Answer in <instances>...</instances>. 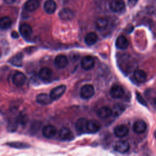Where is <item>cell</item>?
I'll return each instance as SVG.
<instances>
[{
  "instance_id": "obj_4",
  "label": "cell",
  "mask_w": 156,
  "mask_h": 156,
  "mask_svg": "<svg viewBox=\"0 0 156 156\" xmlns=\"http://www.w3.org/2000/svg\"><path fill=\"white\" fill-rule=\"evenodd\" d=\"M130 148L129 143L125 140L117 141L114 144V149L119 153L124 154L127 152Z\"/></svg>"
},
{
  "instance_id": "obj_12",
  "label": "cell",
  "mask_w": 156,
  "mask_h": 156,
  "mask_svg": "<svg viewBox=\"0 0 156 156\" xmlns=\"http://www.w3.org/2000/svg\"><path fill=\"white\" fill-rule=\"evenodd\" d=\"M26 80V76L21 72H17L13 74L12 77V82L16 86L20 87L24 84Z\"/></svg>"
},
{
  "instance_id": "obj_25",
  "label": "cell",
  "mask_w": 156,
  "mask_h": 156,
  "mask_svg": "<svg viewBox=\"0 0 156 156\" xmlns=\"http://www.w3.org/2000/svg\"><path fill=\"white\" fill-rule=\"evenodd\" d=\"M95 24H96V28L98 30H104L108 27V21L105 18L101 17V18H99L96 20Z\"/></svg>"
},
{
  "instance_id": "obj_21",
  "label": "cell",
  "mask_w": 156,
  "mask_h": 156,
  "mask_svg": "<svg viewBox=\"0 0 156 156\" xmlns=\"http://www.w3.org/2000/svg\"><path fill=\"white\" fill-rule=\"evenodd\" d=\"M133 77L137 82L143 83L146 80L147 74L146 72L142 69H136L133 73Z\"/></svg>"
},
{
  "instance_id": "obj_22",
  "label": "cell",
  "mask_w": 156,
  "mask_h": 156,
  "mask_svg": "<svg viewBox=\"0 0 156 156\" xmlns=\"http://www.w3.org/2000/svg\"><path fill=\"white\" fill-rule=\"evenodd\" d=\"M116 46L120 49H125L129 46V41L126 37L119 36L116 40Z\"/></svg>"
},
{
  "instance_id": "obj_7",
  "label": "cell",
  "mask_w": 156,
  "mask_h": 156,
  "mask_svg": "<svg viewBox=\"0 0 156 156\" xmlns=\"http://www.w3.org/2000/svg\"><path fill=\"white\" fill-rule=\"evenodd\" d=\"M101 128V124L97 120L90 119L87 122L86 130L90 133L97 132Z\"/></svg>"
},
{
  "instance_id": "obj_5",
  "label": "cell",
  "mask_w": 156,
  "mask_h": 156,
  "mask_svg": "<svg viewBox=\"0 0 156 156\" xmlns=\"http://www.w3.org/2000/svg\"><path fill=\"white\" fill-rule=\"evenodd\" d=\"M109 7L112 12L118 13L124 9L125 4L122 0H113L110 2Z\"/></svg>"
},
{
  "instance_id": "obj_18",
  "label": "cell",
  "mask_w": 156,
  "mask_h": 156,
  "mask_svg": "<svg viewBox=\"0 0 156 156\" xmlns=\"http://www.w3.org/2000/svg\"><path fill=\"white\" fill-rule=\"evenodd\" d=\"M36 101L38 103L41 105H48L52 103L53 100L50 95L46 93H40L37 96Z\"/></svg>"
},
{
  "instance_id": "obj_1",
  "label": "cell",
  "mask_w": 156,
  "mask_h": 156,
  "mask_svg": "<svg viewBox=\"0 0 156 156\" xmlns=\"http://www.w3.org/2000/svg\"><path fill=\"white\" fill-rule=\"evenodd\" d=\"M94 93V90L93 85L86 84L82 87L80 90V95L82 98L88 99L91 98Z\"/></svg>"
},
{
  "instance_id": "obj_27",
  "label": "cell",
  "mask_w": 156,
  "mask_h": 156,
  "mask_svg": "<svg viewBox=\"0 0 156 156\" xmlns=\"http://www.w3.org/2000/svg\"><path fill=\"white\" fill-rule=\"evenodd\" d=\"M125 106L122 104H115L113 108L112 109V115L115 116H118L121 115L123 112L125 110Z\"/></svg>"
},
{
  "instance_id": "obj_13",
  "label": "cell",
  "mask_w": 156,
  "mask_h": 156,
  "mask_svg": "<svg viewBox=\"0 0 156 156\" xmlns=\"http://www.w3.org/2000/svg\"><path fill=\"white\" fill-rule=\"evenodd\" d=\"M129 133V129L125 125L121 124L115 127L114 129V134L118 138H123Z\"/></svg>"
},
{
  "instance_id": "obj_17",
  "label": "cell",
  "mask_w": 156,
  "mask_h": 156,
  "mask_svg": "<svg viewBox=\"0 0 156 156\" xmlns=\"http://www.w3.org/2000/svg\"><path fill=\"white\" fill-rule=\"evenodd\" d=\"M20 33L24 38H29L32 34V28L28 24H23L19 28Z\"/></svg>"
},
{
  "instance_id": "obj_31",
  "label": "cell",
  "mask_w": 156,
  "mask_h": 156,
  "mask_svg": "<svg viewBox=\"0 0 156 156\" xmlns=\"http://www.w3.org/2000/svg\"><path fill=\"white\" fill-rule=\"evenodd\" d=\"M138 0H128V5L130 7H133L136 4Z\"/></svg>"
},
{
  "instance_id": "obj_29",
  "label": "cell",
  "mask_w": 156,
  "mask_h": 156,
  "mask_svg": "<svg viewBox=\"0 0 156 156\" xmlns=\"http://www.w3.org/2000/svg\"><path fill=\"white\" fill-rule=\"evenodd\" d=\"M9 145L10 147H16V148H26L28 147L29 146L26 143H10L9 144Z\"/></svg>"
},
{
  "instance_id": "obj_28",
  "label": "cell",
  "mask_w": 156,
  "mask_h": 156,
  "mask_svg": "<svg viewBox=\"0 0 156 156\" xmlns=\"http://www.w3.org/2000/svg\"><path fill=\"white\" fill-rule=\"evenodd\" d=\"M22 59H23V55L21 54V53H20L16 55L15 56H14L12 58L11 62L13 65L17 66H21L22 65Z\"/></svg>"
},
{
  "instance_id": "obj_2",
  "label": "cell",
  "mask_w": 156,
  "mask_h": 156,
  "mask_svg": "<svg viewBox=\"0 0 156 156\" xmlns=\"http://www.w3.org/2000/svg\"><path fill=\"white\" fill-rule=\"evenodd\" d=\"M66 87L65 85H60L54 88L50 92V96L52 99L57 100L59 99L65 92Z\"/></svg>"
},
{
  "instance_id": "obj_24",
  "label": "cell",
  "mask_w": 156,
  "mask_h": 156,
  "mask_svg": "<svg viewBox=\"0 0 156 156\" xmlns=\"http://www.w3.org/2000/svg\"><path fill=\"white\" fill-rule=\"evenodd\" d=\"M87 119L85 118H80L76 122V129L79 132H84L86 130Z\"/></svg>"
},
{
  "instance_id": "obj_26",
  "label": "cell",
  "mask_w": 156,
  "mask_h": 156,
  "mask_svg": "<svg viewBox=\"0 0 156 156\" xmlns=\"http://www.w3.org/2000/svg\"><path fill=\"white\" fill-rule=\"evenodd\" d=\"M12 22L9 16H3L0 18V29L6 30L9 29L12 26Z\"/></svg>"
},
{
  "instance_id": "obj_35",
  "label": "cell",
  "mask_w": 156,
  "mask_h": 156,
  "mask_svg": "<svg viewBox=\"0 0 156 156\" xmlns=\"http://www.w3.org/2000/svg\"><path fill=\"white\" fill-rule=\"evenodd\" d=\"M154 136L156 138V130H155V132H154Z\"/></svg>"
},
{
  "instance_id": "obj_34",
  "label": "cell",
  "mask_w": 156,
  "mask_h": 156,
  "mask_svg": "<svg viewBox=\"0 0 156 156\" xmlns=\"http://www.w3.org/2000/svg\"><path fill=\"white\" fill-rule=\"evenodd\" d=\"M154 104H155V105L156 106V97L155 98V99H154Z\"/></svg>"
},
{
  "instance_id": "obj_3",
  "label": "cell",
  "mask_w": 156,
  "mask_h": 156,
  "mask_svg": "<svg viewBox=\"0 0 156 156\" xmlns=\"http://www.w3.org/2000/svg\"><path fill=\"white\" fill-rule=\"evenodd\" d=\"M94 59L91 55H86L81 60V66L86 71L91 69L94 67Z\"/></svg>"
},
{
  "instance_id": "obj_30",
  "label": "cell",
  "mask_w": 156,
  "mask_h": 156,
  "mask_svg": "<svg viewBox=\"0 0 156 156\" xmlns=\"http://www.w3.org/2000/svg\"><path fill=\"white\" fill-rule=\"evenodd\" d=\"M136 98L138 99V101L141 103L143 105H146V101H144V99L143 98V97L141 96V95L139 93H136Z\"/></svg>"
},
{
  "instance_id": "obj_20",
  "label": "cell",
  "mask_w": 156,
  "mask_h": 156,
  "mask_svg": "<svg viewBox=\"0 0 156 156\" xmlns=\"http://www.w3.org/2000/svg\"><path fill=\"white\" fill-rule=\"evenodd\" d=\"M38 76L41 80H48L52 76V71L49 68L44 67L39 71Z\"/></svg>"
},
{
  "instance_id": "obj_32",
  "label": "cell",
  "mask_w": 156,
  "mask_h": 156,
  "mask_svg": "<svg viewBox=\"0 0 156 156\" xmlns=\"http://www.w3.org/2000/svg\"><path fill=\"white\" fill-rule=\"evenodd\" d=\"M11 35H12V38H17L19 37L18 34L16 31H13L11 34Z\"/></svg>"
},
{
  "instance_id": "obj_19",
  "label": "cell",
  "mask_w": 156,
  "mask_h": 156,
  "mask_svg": "<svg viewBox=\"0 0 156 156\" xmlns=\"http://www.w3.org/2000/svg\"><path fill=\"white\" fill-rule=\"evenodd\" d=\"M97 115L101 119H106L112 115V109L108 107H102L97 111Z\"/></svg>"
},
{
  "instance_id": "obj_33",
  "label": "cell",
  "mask_w": 156,
  "mask_h": 156,
  "mask_svg": "<svg viewBox=\"0 0 156 156\" xmlns=\"http://www.w3.org/2000/svg\"><path fill=\"white\" fill-rule=\"evenodd\" d=\"M4 2H5L6 4H13L16 0H3Z\"/></svg>"
},
{
  "instance_id": "obj_8",
  "label": "cell",
  "mask_w": 156,
  "mask_h": 156,
  "mask_svg": "<svg viewBox=\"0 0 156 156\" xmlns=\"http://www.w3.org/2000/svg\"><path fill=\"white\" fill-rule=\"evenodd\" d=\"M124 94V91L123 88L119 85H113L110 90V94L114 99H119L123 96Z\"/></svg>"
},
{
  "instance_id": "obj_15",
  "label": "cell",
  "mask_w": 156,
  "mask_h": 156,
  "mask_svg": "<svg viewBox=\"0 0 156 156\" xmlns=\"http://www.w3.org/2000/svg\"><path fill=\"white\" fill-rule=\"evenodd\" d=\"M147 128L146 122L143 120H138L135 122L133 126V131L138 134L143 133L145 132Z\"/></svg>"
},
{
  "instance_id": "obj_6",
  "label": "cell",
  "mask_w": 156,
  "mask_h": 156,
  "mask_svg": "<svg viewBox=\"0 0 156 156\" xmlns=\"http://www.w3.org/2000/svg\"><path fill=\"white\" fill-rule=\"evenodd\" d=\"M43 135L46 138H52L57 133V129L55 126L51 124L46 125L42 130Z\"/></svg>"
},
{
  "instance_id": "obj_23",
  "label": "cell",
  "mask_w": 156,
  "mask_h": 156,
  "mask_svg": "<svg viewBox=\"0 0 156 156\" xmlns=\"http://www.w3.org/2000/svg\"><path fill=\"white\" fill-rule=\"evenodd\" d=\"M98 40L97 34L94 32H89L85 37V42L88 46H91L95 44Z\"/></svg>"
},
{
  "instance_id": "obj_10",
  "label": "cell",
  "mask_w": 156,
  "mask_h": 156,
  "mask_svg": "<svg viewBox=\"0 0 156 156\" xmlns=\"http://www.w3.org/2000/svg\"><path fill=\"white\" fill-rule=\"evenodd\" d=\"M58 16L63 21H69L74 18V13L71 9L64 8L59 12Z\"/></svg>"
},
{
  "instance_id": "obj_9",
  "label": "cell",
  "mask_w": 156,
  "mask_h": 156,
  "mask_svg": "<svg viewBox=\"0 0 156 156\" xmlns=\"http://www.w3.org/2000/svg\"><path fill=\"white\" fill-rule=\"evenodd\" d=\"M58 135L60 138L64 141H69L73 140L74 138L73 133L71 130L65 127H63L60 129Z\"/></svg>"
},
{
  "instance_id": "obj_14",
  "label": "cell",
  "mask_w": 156,
  "mask_h": 156,
  "mask_svg": "<svg viewBox=\"0 0 156 156\" xmlns=\"http://www.w3.org/2000/svg\"><path fill=\"white\" fill-rule=\"evenodd\" d=\"M57 8V4L54 0H46L43 5V10L48 14L54 13Z\"/></svg>"
},
{
  "instance_id": "obj_16",
  "label": "cell",
  "mask_w": 156,
  "mask_h": 156,
  "mask_svg": "<svg viewBox=\"0 0 156 156\" xmlns=\"http://www.w3.org/2000/svg\"><path fill=\"white\" fill-rule=\"evenodd\" d=\"M39 5L40 2L38 0H27L24 5V8L27 12H32L36 10Z\"/></svg>"
},
{
  "instance_id": "obj_11",
  "label": "cell",
  "mask_w": 156,
  "mask_h": 156,
  "mask_svg": "<svg viewBox=\"0 0 156 156\" xmlns=\"http://www.w3.org/2000/svg\"><path fill=\"white\" fill-rule=\"evenodd\" d=\"M68 63V58L65 55H62V54L58 55L55 57L54 59L55 66L59 69L64 68L67 66Z\"/></svg>"
}]
</instances>
